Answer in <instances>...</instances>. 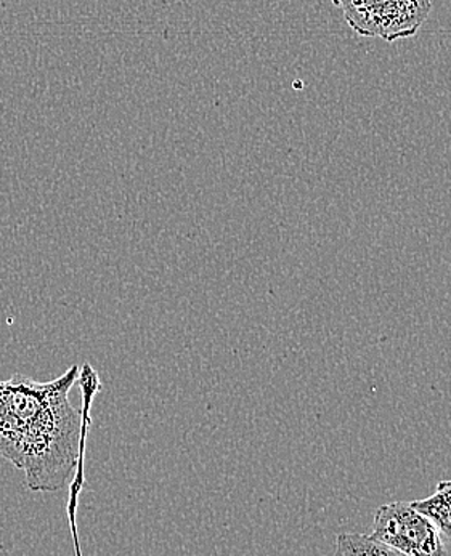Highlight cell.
<instances>
[{
	"mask_svg": "<svg viewBox=\"0 0 451 556\" xmlns=\"http://www.w3.org/2000/svg\"><path fill=\"white\" fill-rule=\"evenodd\" d=\"M373 535L399 555H446L442 534L412 502H390L375 515Z\"/></svg>",
	"mask_w": 451,
	"mask_h": 556,
	"instance_id": "obj_2",
	"label": "cell"
},
{
	"mask_svg": "<svg viewBox=\"0 0 451 556\" xmlns=\"http://www.w3.org/2000/svg\"><path fill=\"white\" fill-rule=\"evenodd\" d=\"M392 2L393 0H335L336 5L344 13L346 23L352 29L366 16L378 12L383 7Z\"/></svg>",
	"mask_w": 451,
	"mask_h": 556,
	"instance_id": "obj_5",
	"label": "cell"
},
{
	"mask_svg": "<svg viewBox=\"0 0 451 556\" xmlns=\"http://www.w3.org/2000/svg\"><path fill=\"white\" fill-rule=\"evenodd\" d=\"M99 372L89 363L71 366L52 382L13 374L0 380V457L25 473L33 492H55L70 484L68 520L76 555L77 505L86 484L87 437L92 426Z\"/></svg>",
	"mask_w": 451,
	"mask_h": 556,
	"instance_id": "obj_1",
	"label": "cell"
},
{
	"mask_svg": "<svg viewBox=\"0 0 451 556\" xmlns=\"http://www.w3.org/2000/svg\"><path fill=\"white\" fill-rule=\"evenodd\" d=\"M336 555L399 556L393 548L379 542L375 535L353 534V532L338 535Z\"/></svg>",
	"mask_w": 451,
	"mask_h": 556,
	"instance_id": "obj_4",
	"label": "cell"
},
{
	"mask_svg": "<svg viewBox=\"0 0 451 556\" xmlns=\"http://www.w3.org/2000/svg\"><path fill=\"white\" fill-rule=\"evenodd\" d=\"M412 505L430 518L440 534L451 541V480L440 481L430 497L412 502Z\"/></svg>",
	"mask_w": 451,
	"mask_h": 556,
	"instance_id": "obj_3",
	"label": "cell"
}]
</instances>
